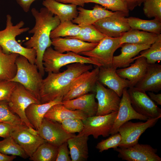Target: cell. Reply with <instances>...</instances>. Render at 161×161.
I'll return each mask as SVG.
<instances>
[{
    "label": "cell",
    "mask_w": 161,
    "mask_h": 161,
    "mask_svg": "<svg viewBox=\"0 0 161 161\" xmlns=\"http://www.w3.org/2000/svg\"><path fill=\"white\" fill-rule=\"evenodd\" d=\"M31 12L35 20V24L32 29L28 31L33 35L24 44L28 48H33L36 52L35 64L43 77L45 71L43 65L44 53L48 47L52 45L50 37L51 32L60 24L58 17L54 15L45 7L38 10L33 8Z\"/></svg>",
    "instance_id": "cell-1"
},
{
    "label": "cell",
    "mask_w": 161,
    "mask_h": 161,
    "mask_svg": "<svg viewBox=\"0 0 161 161\" xmlns=\"http://www.w3.org/2000/svg\"><path fill=\"white\" fill-rule=\"evenodd\" d=\"M63 72H49L43 79L40 91L41 103L64 97L69 90L75 79L80 75L93 69L92 64L75 63L67 65Z\"/></svg>",
    "instance_id": "cell-2"
},
{
    "label": "cell",
    "mask_w": 161,
    "mask_h": 161,
    "mask_svg": "<svg viewBox=\"0 0 161 161\" xmlns=\"http://www.w3.org/2000/svg\"><path fill=\"white\" fill-rule=\"evenodd\" d=\"M24 24L23 21H21L13 25L11 16L7 15L5 28L0 30V46L5 52L21 55L26 58L30 63L35 64L36 58L35 49L23 47L16 40L17 36L29 30V27H23Z\"/></svg>",
    "instance_id": "cell-3"
},
{
    "label": "cell",
    "mask_w": 161,
    "mask_h": 161,
    "mask_svg": "<svg viewBox=\"0 0 161 161\" xmlns=\"http://www.w3.org/2000/svg\"><path fill=\"white\" fill-rule=\"evenodd\" d=\"M16 64V73L10 81L22 85L40 101V91L43 79L36 65L21 55L17 57Z\"/></svg>",
    "instance_id": "cell-4"
},
{
    "label": "cell",
    "mask_w": 161,
    "mask_h": 161,
    "mask_svg": "<svg viewBox=\"0 0 161 161\" xmlns=\"http://www.w3.org/2000/svg\"><path fill=\"white\" fill-rule=\"evenodd\" d=\"M43 65L45 72L58 73L62 67L75 63L91 64L97 66L102 65L91 58L84 56L71 52L61 53L48 47L45 51L43 57Z\"/></svg>",
    "instance_id": "cell-5"
},
{
    "label": "cell",
    "mask_w": 161,
    "mask_h": 161,
    "mask_svg": "<svg viewBox=\"0 0 161 161\" xmlns=\"http://www.w3.org/2000/svg\"><path fill=\"white\" fill-rule=\"evenodd\" d=\"M33 103H41L22 85L17 83L8 101L9 109L14 114H16L28 127L34 128L27 118L25 112L27 107Z\"/></svg>",
    "instance_id": "cell-6"
},
{
    "label": "cell",
    "mask_w": 161,
    "mask_h": 161,
    "mask_svg": "<svg viewBox=\"0 0 161 161\" xmlns=\"http://www.w3.org/2000/svg\"><path fill=\"white\" fill-rule=\"evenodd\" d=\"M129 14L115 12L111 15L101 19L92 25L106 36L118 38L123 32L131 29L127 18Z\"/></svg>",
    "instance_id": "cell-7"
},
{
    "label": "cell",
    "mask_w": 161,
    "mask_h": 161,
    "mask_svg": "<svg viewBox=\"0 0 161 161\" xmlns=\"http://www.w3.org/2000/svg\"><path fill=\"white\" fill-rule=\"evenodd\" d=\"M118 112L104 115L88 117L83 120L84 126L81 132L78 135H92L95 139L100 136L106 137L110 134Z\"/></svg>",
    "instance_id": "cell-8"
},
{
    "label": "cell",
    "mask_w": 161,
    "mask_h": 161,
    "mask_svg": "<svg viewBox=\"0 0 161 161\" xmlns=\"http://www.w3.org/2000/svg\"><path fill=\"white\" fill-rule=\"evenodd\" d=\"M120 37H110L105 36L90 51L80 54L95 60L102 66H112V61L115 52L122 45Z\"/></svg>",
    "instance_id": "cell-9"
},
{
    "label": "cell",
    "mask_w": 161,
    "mask_h": 161,
    "mask_svg": "<svg viewBox=\"0 0 161 161\" xmlns=\"http://www.w3.org/2000/svg\"><path fill=\"white\" fill-rule=\"evenodd\" d=\"M131 105L138 113L148 119L161 117V109L146 92L134 87L127 90Z\"/></svg>",
    "instance_id": "cell-10"
},
{
    "label": "cell",
    "mask_w": 161,
    "mask_h": 161,
    "mask_svg": "<svg viewBox=\"0 0 161 161\" xmlns=\"http://www.w3.org/2000/svg\"><path fill=\"white\" fill-rule=\"evenodd\" d=\"M160 118H148L145 122L129 121L123 123L118 130L122 140L118 147H127L138 143L141 135L147 129L155 126Z\"/></svg>",
    "instance_id": "cell-11"
},
{
    "label": "cell",
    "mask_w": 161,
    "mask_h": 161,
    "mask_svg": "<svg viewBox=\"0 0 161 161\" xmlns=\"http://www.w3.org/2000/svg\"><path fill=\"white\" fill-rule=\"evenodd\" d=\"M90 70L83 73L75 79L69 91L64 96L62 101L72 100L89 92H95L99 67L97 66Z\"/></svg>",
    "instance_id": "cell-12"
},
{
    "label": "cell",
    "mask_w": 161,
    "mask_h": 161,
    "mask_svg": "<svg viewBox=\"0 0 161 161\" xmlns=\"http://www.w3.org/2000/svg\"><path fill=\"white\" fill-rule=\"evenodd\" d=\"M118 147L114 150L118 153V157L127 161H161L157 149L147 144L138 143L127 147Z\"/></svg>",
    "instance_id": "cell-13"
},
{
    "label": "cell",
    "mask_w": 161,
    "mask_h": 161,
    "mask_svg": "<svg viewBox=\"0 0 161 161\" xmlns=\"http://www.w3.org/2000/svg\"><path fill=\"white\" fill-rule=\"evenodd\" d=\"M38 131L46 141L58 147L76 135L65 130L60 123L46 118L43 119Z\"/></svg>",
    "instance_id": "cell-14"
},
{
    "label": "cell",
    "mask_w": 161,
    "mask_h": 161,
    "mask_svg": "<svg viewBox=\"0 0 161 161\" xmlns=\"http://www.w3.org/2000/svg\"><path fill=\"white\" fill-rule=\"evenodd\" d=\"M95 93V97L97 100L96 116L106 115L118 111L121 99L115 92L106 88L97 81Z\"/></svg>",
    "instance_id": "cell-15"
},
{
    "label": "cell",
    "mask_w": 161,
    "mask_h": 161,
    "mask_svg": "<svg viewBox=\"0 0 161 161\" xmlns=\"http://www.w3.org/2000/svg\"><path fill=\"white\" fill-rule=\"evenodd\" d=\"M28 127L23 123L16 125L14 126L10 136L30 157L38 148L46 141L39 135L31 134Z\"/></svg>",
    "instance_id": "cell-16"
},
{
    "label": "cell",
    "mask_w": 161,
    "mask_h": 161,
    "mask_svg": "<svg viewBox=\"0 0 161 161\" xmlns=\"http://www.w3.org/2000/svg\"><path fill=\"white\" fill-rule=\"evenodd\" d=\"M117 114L111 130L110 134L118 132L120 127L125 122L133 119L146 121V117L137 112L132 107L127 88L123 92Z\"/></svg>",
    "instance_id": "cell-17"
},
{
    "label": "cell",
    "mask_w": 161,
    "mask_h": 161,
    "mask_svg": "<svg viewBox=\"0 0 161 161\" xmlns=\"http://www.w3.org/2000/svg\"><path fill=\"white\" fill-rule=\"evenodd\" d=\"M117 69L112 66L99 67L97 81L115 92L121 97L123 89L130 87L129 81L120 76Z\"/></svg>",
    "instance_id": "cell-18"
},
{
    "label": "cell",
    "mask_w": 161,
    "mask_h": 161,
    "mask_svg": "<svg viewBox=\"0 0 161 161\" xmlns=\"http://www.w3.org/2000/svg\"><path fill=\"white\" fill-rule=\"evenodd\" d=\"M54 49L61 53L71 52L80 54L93 49L98 43L84 41L76 38L58 37L51 39Z\"/></svg>",
    "instance_id": "cell-19"
},
{
    "label": "cell",
    "mask_w": 161,
    "mask_h": 161,
    "mask_svg": "<svg viewBox=\"0 0 161 161\" xmlns=\"http://www.w3.org/2000/svg\"><path fill=\"white\" fill-rule=\"evenodd\" d=\"M145 92L157 93L161 90V65L148 64L146 73L134 86Z\"/></svg>",
    "instance_id": "cell-20"
},
{
    "label": "cell",
    "mask_w": 161,
    "mask_h": 161,
    "mask_svg": "<svg viewBox=\"0 0 161 161\" xmlns=\"http://www.w3.org/2000/svg\"><path fill=\"white\" fill-rule=\"evenodd\" d=\"M95 96V92L88 93L72 100H63L61 103L69 109L80 111L88 117L93 116L96 115L97 109Z\"/></svg>",
    "instance_id": "cell-21"
},
{
    "label": "cell",
    "mask_w": 161,
    "mask_h": 161,
    "mask_svg": "<svg viewBox=\"0 0 161 161\" xmlns=\"http://www.w3.org/2000/svg\"><path fill=\"white\" fill-rule=\"evenodd\" d=\"M151 45L126 43L121 46V53L114 56L112 66L117 69L129 66L136 59L135 56L142 51L148 48Z\"/></svg>",
    "instance_id": "cell-22"
},
{
    "label": "cell",
    "mask_w": 161,
    "mask_h": 161,
    "mask_svg": "<svg viewBox=\"0 0 161 161\" xmlns=\"http://www.w3.org/2000/svg\"><path fill=\"white\" fill-rule=\"evenodd\" d=\"M135 58L134 63L127 67L116 70V72L120 76L129 81L130 87H134L142 79L146 73L148 65L144 57L138 56Z\"/></svg>",
    "instance_id": "cell-23"
},
{
    "label": "cell",
    "mask_w": 161,
    "mask_h": 161,
    "mask_svg": "<svg viewBox=\"0 0 161 161\" xmlns=\"http://www.w3.org/2000/svg\"><path fill=\"white\" fill-rule=\"evenodd\" d=\"M78 15L72 21L80 26L92 25L99 20L109 16L114 12L96 4L92 10H87L81 7L77 8Z\"/></svg>",
    "instance_id": "cell-24"
},
{
    "label": "cell",
    "mask_w": 161,
    "mask_h": 161,
    "mask_svg": "<svg viewBox=\"0 0 161 161\" xmlns=\"http://www.w3.org/2000/svg\"><path fill=\"white\" fill-rule=\"evenodd\" d=\"M63 97H58L52 101L43 103H33L27 107L25 111L26 115L34 129H38L47 112L53 106L61 103Z\"/></svg>",
    "instance_id": "cell-25"
},
{
    "label": "cell",
    "mask_w": 161,
    "mask_h": 161,
    "mask_svg": "<svg viewBox=\"0 0 161 161\" xmlns=\"http://www.w3.org/2000/svg\"><path fill=\"white\" fill-rule=\"evenodd\" d=\"M43 5L54 15L57 16L60 23L72 21L78 16L77 6L65 4L54 0H44Z\"/></svg>",
    "instance_id": "cell-26"
},
{
    "label": "cell",
    "mask_w": 161,
    "mask_h": 161,
    "mask_svg": "<svg viewBox=\"0 0 161 161\" xmlns=\"http://www.w3.org/2000/svg\"><path fill=\"white\" fill-rule=\"evenodd\" d=\"M88 136L75 135L67 141L72 161H85L88 158Z\"/></svg>",
    "instance_id": "cell-27"
},
{
    "label": "cell",
    "mask_w": 161,
    "mask_h": 161,
    "mask_svg": "<svg viewBox=\"0 0 161 161\" xmlns=\"http://www.w3.org/2000/svg\"><path fill=\"white\" fill-rule=\"evenodd\" d=\"M87 117V116L82 112L78 110L69 109L65 107L61 103L53 106L44 116V118L59 123L69 118H78L84 120Z\"/></svg>",
    "instance_id": "cell-28"
},
{
    "label": "cell",
    "mask_w": 161,
    "mask_h": 161,
    "mask_svg": "<svg viewBox=\"0 0 161 161\" xmlns=\"http://www.w3.org/2000/svg\"><path fill=\"white\" fill-rule=\"evenodd\" d=\"M159 35L136 29H130L123 33L120 37L122 44L126 43L151 45Z\"/></svg>",
    "instance_id": "cell-29"
},
{
    "label": "cell",
    "mask_w": 161,
    "mask_h": 161,
    "mask_svg": "<svg viewBox=\"0 0 161 161\" xmlns=\"http://www.w3.org/2000/svg\"><path fill=\"white\" fill-rule=\"evenodd\" d=\"M19 55L6 53L0 46V80H10L17 72L16 60Z\"/></svg>",
    "instance_id": "cell-30"
},
{
    "label": "cell",
    "mask_w": 161,
    "mask_h": 161,
    "mask_svg": "<svg viewBox=\"0 0 161 161\" xmlns=\"http://www.w3.org/2000/svg\"><path fill=\"white\" fill-rule=\"evenodd\" d=\"M127 20L131 29L142 30L157 35L161 34V21L156 19L146 20L130 17L127 18Z\"/></svg>",
    "instance_id": "cell-31"
},
{
    "label": "cell",
    "mask_w": 161,
    "mask_h": 161,
    "mask_svg": "<svg viewBox=\"0 0 161 161\" xmlns=\"http://www.w3.org/2000/svg\"><path fill=\"white\" fill-rule=\"evenodd\" d=\"M58 148L46 141L38 148L30 159L33 161H55Z\"/></svg>",
    "instance_id": "cell-32"
},
{
    "label": "cell",
    "mask_w": 161,
    "mask_h": 161,
    "mask_svg": "<svg viewBox=\"0 0 161 161\" xmlns=\"http://www.w3.org/2000/svg\"><path fill=\"white\" fill-rule=\"evenodd\" d=\"M81 27L75 24L72 21H67L60 23L50 33L51 39L58 38L73 37L78 35Z\"/></svg>",
    "instance_id": "cell-33"
},
{
    "label": "cell",
    "mask_w": 161,
    "mask_h": 161,
    "mask_svg": "<svg viewBox=\"0 0 161 161\" xmlns=\"http://www.w3.org/2000/svg\"><path fill=\"white\" fill-rule=\"evenodd\" d=\"M81 27V30L78 35L66 37L76 38L89 43H98L106 36L99 31L93 25H86Z\"/></svg>",
    "instance_id": "cell-34"
},
{
    "label": "cell",
    "mask_w": 161,
    "mask_h": 161,
    "mask_svg": "<svg viewBox=\"0 0 161 161\" xmlns=\"http://www.w3.org/2000/svg\"><path fill=\"white\" fill-rule=\"evenodd\" d=\"M0 152L7 155L19 156L24 159L29 157L10 136L0 141Z\"/></svg>",
    "instance_id": "cell-35"
},
{
    "label": "cell",
    "mask_w": 161,
    "mask_h": 161,
    "mask_svg": "<svg viewBox=\"0 0 161 161\" xmlns=\"http://www.w3.org/2000/svg\"><path fill=\"white\" fill-rule=\"evenodd\" d=\"M140 57L145 58L148 64L156 63L161 61V34L148 48L141 51Z\"/></svg>",
    "instance_id": "cell-36"
},
{
    "label": "cell",
    "mask_w": 161,
    "mask_h": 161,
    "mask_svg": "<svg viewBox=\"0 0 161 161\" xmlns=\"http://www.w3.org/2000/svg\"><path fill=\"white\" fill-rule=\"evenodd\" d=\"M85 2L99 4L112 12H121L129 14V10L123 0H85Z\"/></svg>",
    "instance_id": "cell-37"
},
{
    "label": "cell",
    "mask_w": 161,
    "mask_h": 161,
    "mask_svg": "<svg viewBox=\"0 0 161 161\" xmlns=\"http://www.w3.org/2000/svg\"><path fill=\"white\" fill-rule=\"evenodd\" d=\"M0 122H5L13 126L23 123L20 118L9 109L8 101H0Z\"/></svg>",
    "instance_id": "cell-38"
},
{
    "label": "cell",
    "mask_w": 161,
    "mask_h": 161,
    "mask_svg": "<svg viewBox=\"0 0 161 161\" xmlns=\"http://www.w3.org/2000/svg\"><path fill=\"white\" fill-rule=\"evenodd\" d=\"M143 3V10L145 15L161 21V0H145Z\"/></svg>",
    "instance_id": "cell-39"
},
{
    "label": "cell",
    "mask_w": 161,
    "mask_h": 161,
    "mask_svg": "<svg viewBox=\"0 0 161 161\" xmlns=\"http://www.w3.org/2000/svg\"><path fill=\"white\" fill-rule=\"evenodd\" d=\"M122 140L120 134L118 132L111 135L108 138L102 140L98 143L96 148L99 151L102 152L111 148H114L118 147Z\"/></svg>",
    "instance_id": "cell-40"
},
{
    "label": "cell",
    "mask_w": 161,
    "mask_h": 161,
    "mask_svg": "<svg viewBox=\"0 0 161 161\" xmlns=\"http://www.w3.org/2000/svg\"><path fill=\"white\" fill-rule=\"evenodd\" d=\"M60 123L65 130L71 134L79 133L82 131L83 128V120L79 119H68L62 121Z\"/></svg>",
    "instance_id": "cell-41"
},
{
    "label": "cell",
    "mask_w": 161,
    "mask_h": 161,
    "mask_svg": "<svg viewBox=\"0 0 161 161\" xmlns=\"http://www.w3.org/2000/svg\"><path fill=\"white\" fill-rule=\"evenodd\" d=\"M16 83L10 80H0V101H8Z\"/></svg>",
    "instance_id": "cell-42"
},
{
    "label": "cell",
    "mask_w": 161,
    "mask_h": 161,
    "mask_svg": "<svg viewBox=\"0 0 161 161\" xmlns=\"http://www.w3.org/2000/svg\"><path fill=\"white\" fill-rule=\"evenodd\" d=\"M68 143L66 142L58 147L55 161H72Z\"/></svg>",
    "instance_id": "cell-43"
},
{
    "label": "cell",
    "mask_w": 161,
    "mask_h": 161,
    "mask_svg": "<svg viewBox=\"0 0 161 161\" xmlns=\"http://www.w3.org/2000/svg\"><path fill=\"white\" fill-rule=\"evenodd\" d=\"M14 126L7 123L0 122V137L5 138L10 136Z\"/></svg>",
    "instance_id": "cell-44"
},
{
    "label": "cell",
    "mask_w": 161,
    "mask_h": 161,
    "mask_svg": "<svg viewBox=\"0 0 161 161\" xmlns=\"http://www.w3.org/2000/svg\"><path fill=\"white\" fill-rule=\"evenodd\" d=\"M38 0H16L17 3L25 12H28L32 4Z\"/></svg>",
    "instance_id": "cell-45"
},
{
    "label": "cell",
    "mask_w": 161,
    "mask_h": 161,
    "mask_svg": "<svg viewBox=\"0 0 161 161\" xmlns=\"http://www.w3.org/2000/svg\"><path fill=\"white\" fill-rule=\"evenodd\" d=\"M126 4L129 10H133L137 6H140L141 3L140 0H123Z\"/></svg>",
    "instance_id": "cell-46"
},
{
    "label": "cell",
    "mask_w": 161,
    "mask_h": 161,
    "mask_svg": "<svg viewBox=\"0 0 161 161\" xmlns=\"http://www.w3.org/2000/svg\"><path fill=\"white\" fill-rule=\"evenodd\" d=\"M57 1L65 4H72L83 7L85 0H54Z\"/></svg>",
    "instance_id": "cell-47"
},
{
    "label": "cell",
    "mask_w": 161,
    "mask_h": 161,
    "mask_svg": "<svg viewBox=\"0 0 161 161\" xmlns=\"http://www.w3.org/2000/svg\"><path fill=\"white\" fill-rule=\"evenodd\" d=\"M148 95L149 97L158 105H161V94H155L154 92H149Z\"/></svg>",
    "instance_id": "cell-48"
},
{
    "label": "cell",
    "mask_w": 161,
    "mask_h": 161,
    "mask_svg": "<svg viewBox=\"0 0 161 161\" xmlns=\"http://www.w3.org/2000/svg\"><path fill=\"white\" fill-rule=\"evenodd\" d=\"M16 157V156L9 155L0 152V161H12Z\"/></svg>",
    "instance_id": "cell-49"
},
{
    "label": "cell",
    "mask_w": 161,
    "mask_h": 161,
    "mask_svg": "<svg viewBox=\"0 0 161 161\" xmlns=\"http://www.w3.org/2000/svg\"><path fill=\"white\" fill-rule=\"evenodd\" d=\"M145 0H140L141 3L142 4Z\"/></svg>",
    "instance_id": "cell-50"
}]
</instances>
